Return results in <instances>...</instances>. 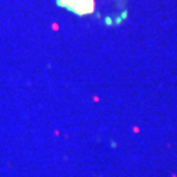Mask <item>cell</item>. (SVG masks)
Segmentation results:
<instances>
[{"mask_svg":"<svg viewBox=\"0 0 177 177\" xmlns=\"http://www.w3.org/2000/svg\"><path fill=\"white\" fill-rule=\"evenodd\" d=\"M62 6L69 8L77 14H89L93 9V0H60Z\"/></svg>","mask_w":177,"mask_h":177,"instance_id":"6da1fadb","label":"cell"}]
</instances>
